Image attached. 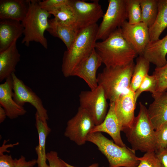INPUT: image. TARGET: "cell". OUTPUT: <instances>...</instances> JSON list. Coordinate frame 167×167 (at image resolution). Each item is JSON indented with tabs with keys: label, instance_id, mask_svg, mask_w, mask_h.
Returning a JSON list of instances; mask_svg holds the SVG:
<instances>
[{
	"label": "cell",
	"instance_id": "1",
	"mask_svg": "<svg viewBox=\"0 0 167 167\" xmlns=\"http://www.w3.org/2000/svg\"><path fill=\"white\" fill-rule=\"evenodd\" d=\"M95 49L106 67L127 65L138 55L122 36L120 28L104 40L96 42Z\"/></svg>",
	"mask_w": 167,
	"mask_h": 167
},
{
	"label": "cell",
	"instance_id": "2",
	"mask_svg": "<svg viewBox=\"0 0 167 167\" xmlns=\"http://www.w3.org/2000/svg\"><path fill=\"white\" fill-rule=\"evenodd\" d=\"M139 110L131 125L124 131L134 150L142 152H155L156 131L150 119L146 107L139 103Z\"/></svg>",
	"mask_w": 167,
	"mask_h": 167
},
{
	"label": "cell",
	"instance_id": "3",
	"mask_svg": "<svg viewBox=\"0 0 167 167\" xmlns=\"http://www.w3.org/2000/svg\"><path fill=\"white\" fill-rule=\"evenodd\" d=\"M98 27L96 24L80 30L70 49L64 52L62 71L65 77L71 76L77 65L95 49Z\"/></svg>",
	"mask_w": 167,
	"mask_h": 167
},
{
	"label": "cell",
	"instance_id": "4",
	"mask_svg": "<svg viewBox=\"0 0 167 167\" xmlns=\"http://www.w3.org/2000/svg\"><path fill=\"white\" fill-rule=\"evenodd\" d=\"M135 64L133 61L122 66L105 67L97 76L98 85L103 89L107 100L114 102L130 89Z\"/></svg>",
	"mask_w": 167,
	"mask_h": 167
},
{
	"label": "cell",
	"instance_id": "5",
	"mask_svg": "<svg viewBox=\"0 0 167 167\" xmlns=\"http://www.w3.org/2000/svg\"><path fill=\"white\" fill-rule=\"evenodd\" d=\"M86 141L95 145L106 158L109 167H137L139 163L135 151L126 146L121 147L105 136L101 132L90 133Z\"/></svg>",
	"mask_w": 167,
	"mask_h": 167
},
{
	"label": "cell",
	"instance_id": "6",
	"mask_svg": "<svg viewBox=\"0 0 167 167\" xmlns=\"http://www.w3.org/2000/svg\"><path fill=\"white\" fill-rule=\"evenodd\" d=\"M39 1L29 0L28 12L21 22L24 28V36L21 43L29 46L30 42L35 41L47 49V41L44 33L49 27L48 18L51 15L40 7Z\"/></svg>",
	"mask_w": 167,
	"mask_h": 167
},
{
	"label": "cell",
	"instance_id": "7",
	"mask_svg": "<svg viewBox=\"0 0 167 167\" xmlns=\"http://www.w3.org/2000/svg\"><path fill=\"white\" fill-rule=\"evenodd\" d=\"M109 5L102 21L98 26L96 39L104 40L127 19L125 0H109Z\"/></svg>",
	"mask_w": 167,
	"mask_h": 167
},
{
	"label": "cell",
	"instance_id": "8",
	"mask_svg": "<svg viewBox=\"0 0 167 167\" xmlns=\"http://www.w3.org/2000/svg\"><path fill=\"white\" fill-rule=\"evenodd\" d=\"M80 106L93 119L95 125L101 123L107 114L108 105L104 90L99 85L90 91H82L79 95Z\"/></svg>",
	"mask_w": 167,
	"mask_h": 167
},
{
	"label": "cell",
	"instance_id": "9",
	"mask_svg": "<svg viewBox=\"0 0 167 167\" xmlns=\"http://www.w3.org/2000/svg\"><path fill=\"white\" fill-rule=\"evenodd\" d=\"M95 126L88 113L79 107L76 114L68 121L64 135L78 145L81 146L87 142V136Z\"/></svg>",
	"mask_w": 167,
	"mask_h": 167
},
{
	"label": "cell",
	"instance_id": "10",
	"mask_svg": "<svg viewBox=\"0 0 167 167\" xmlns=\"http://www.w3.org/2000/svg\"><path fill=\"white\" fill-rule=\"evenodd\" d=\"M11 76L13 81V97L15 102L22 106L25 103H30L36 109V112L42 121L47 123L49 119L47 111L41 99L19 78L15 73L12 74Z\"/></svg>",
	"mask_w": 167,
	"mask_h": 167
},
{
	"label": "cell",
	"instance_id": "11",
	"mask_svg": "<svg viewBox=\"0 0 167 167\" xmlns=\"http://www.w3.org/2000/svg\"><path fill=\"white\" fill-rule=\"evenodd\" d=\"M70 4L76 14L79 31L96 24L104 14L98 0L88 2L80 0H70Z\"/></svg>",
	"mask_w": 167,
	"mask_h": 167
},
{
	"label": "cell",
	"instance_id": "12",
	"mask_svg": "<svg viewBox=\"0 0 167 167\" xmlns=\"http://www.w3.org/2000/svg\"><path fill=\"white\" fill-rule=\"evenodd\" d=\"M122 36L138 55H143L150 42L149 28L144 23L131 24L126 20L120 28Z\"/></svg>",
	"mask_w": 167,
	"mask_h": 167
},
{
	"label": "cell",
	"instance_id": "13",
	"mask_svg": "<svg viewBox=\"0 0 167 167\" xmlns=\"http://www.w3.org/2000/svg\"><path fill=\"white\" fill-rule=\"evenodd\" d=\"M102 63L101 57L94 49L75 67L71 76H76L82 79L91 90L94 89L98 86L96 74Z\"/></svg>",
	"mask_w": 167,
	"mask_h": 167
},
{
	"label": "cell",
	"instance_id": "14",
	"mask_svg": "<svg viewBox=\"0 0 167 167\" xmlns=\"http://www.w3.org/2000/svg\"><path fill=\"white\" fill-rule=\"evenodd\" d=\"M136 102L135 92L130 89L120 95L114 102L115 112L123 131L132 124L135 117Z\"/></svg>",
	"mask_w": 167,
	"mask_h": 167
},
{
	"label": "cell",
	"instance_id": "15",
	"mask_svg": "<svg viewBox=\"0 0 167 167\" xmlns=\"http://www.w3.org/2000/svg\"><path fill=\"white\" fill-rule=\"evenodd\" d=\"M13 81L11 76L0 84V105L5 110L7 117L11 119L25 114L26 110L19 105L13 97Z\"/></svg>",
	"mask_w": 167,
	"mask_h": 167
},
{
	"label": "cell",
	"instance_id": "16",
	"mask_svg": "<svg viewBox=\"0 0 167 167\" xmlns=\"http://www.w3.org/2000/svg\"><path fill=\"white\" fill-rule=\"evenodd\" d=\"M121 131V126L115 110L114 102H110L109 108L104 120L100 124L95 126L90 133H106L111 137L115 143L124 147L126 146L122 140Z\"/></svg>",
	"mask_w": 167,
	"mask_h": 167
},
{
	"label": "cell",
	"instance_id": "17",
	"mask_svg": "<svg viewBox=\"0 0 167 167\" xmlns=\"http://www.w3.org/2000/svg\"><path fill=\"white\" fill-rule=\"evenodd\" d=\"M152 96L154 101L147 110L156 131L167 122V91L156 93Z\"/></svg>",
	"mask_w": 167,
	"mask_h": 167
},
{
	"label": "cell",
	"instance_id": "18",
	"mask_svg": "<svg viewBox=\"0 0 167 167\" xmlns=\"http://www.w3.org/2000/svg\"><path fill=\"white\" fill-rule=\"evenodd\" d=\"M21 22L10 19H0V52L7 49L23 34Z\"/></svg>",
	"mask_w": 167,
	"mask_h": 167
},
{
	"label": "cell",
	"instance_id": "19",
	"mask_svg": "<svg viewBox=\"0 0 167 167\" xmlns=\"http://www.w3.org/2000/svg\"><path fill=\"white\" fill-rule=\"evenodd\" d=\"M29 0H0V19L21 22L26 16Z\"/></svg>",
	"mask_w": 167,
	"mask_h": 167
},
{
	"label": "cell",
	"instance_id": "20",
	"mask_svg": "<svg viewBox=\"0 0 167 167\" xmlns=\"http://www.w3.org/2000/svg\"><path fill=\"white\" fill-rule=\"evenodd\" d=\"M15 41L7 49L0 52V82L15 73L16 66L20 60V55Z\"/></svg>",
	"mask_w": 167,
	"mask_h": 167
},
{
	"label": "cell",
	"instance_id": "21",
	"mask_svg": "<svg viewBox=\"0 0 167 167\" xmlns=\"http://www.w3.org/2000/svg\"><path fill=\"white\" fill-rule=\"evenodd\" d=\"M167 34L161 39L150 42L146 46L143 56L149 62L161 67L167 62Z\"/></svg>",
	"mask_w": 167,
	"mask_h": 167
},
{
	"label": "cell",
	"instance_id": "22",
	"mask_svg": "<svg viewBox=\"0 0 167 167\" xmlns=\"http://www.w3.org/2000/svg\"><path fill=\"white\" fill-rule=\"evenodd\" d=\"M47 31L53 36L57 37L65 44L67 49H70L79 32L75 28L62 24L54 18L49 19Z\"/></svg>",
	"mask_w": 167,
	"mask_h": 167
},
{
	"label": "cell",
	"instance_id": "23",
	"mask_svg": "<svg viewBox=\"0 0 167 167\" xmlns=\"http://www.w3.org/2000/svg\"><path fill=\"white\" fill-rule=\"evenodd\" d=\"M35 126L38 134V145L35 148L37 156V160L38 167H44L46 163V143L47 138L51 131L47 123L43 122L36 112L35 115Z\"/></svg>",
	"mask_w": 167,
	"mask_h": 167
},
{
	"label": "cell",
	"instance_id": "24",
	"mask_svg": "<svg viewBox=\"0 0 167 167\" xmlns=\"http://www.w3.org/2000/svg\"><path fill=\"white\" fill-rule=\"evenodd\" d=\"M158 13L154 24L149 28L150 42L159 39L167 28V0H158Z\"/></svg>",
	"mask_w": 167,
	"mask_h": 167
},
{
	"label": "cell",
	"instance_id": "25",
	"mask_svg": "<svg viewBox=\"0 0 167 167\" xmlns=\"http://www.w3.org/2000/svg\"><path fill=\"white\" fill-rule=\"evenodd\" d=\"M59 22L79 31L74 9L69 3L65 4L49 12Z\"/></svg>",
	"mask_w": 167,
	"mask_h": 167
},
{
	"label": "cell",
	"instance_id": "26",
	"mask_svg": "<svg viewBox=\"0 0 167 167\" xmlns=\"http://www.w3.org/2000/svg\"><path fill=\"white\" fill-rule=\"evenodd\" d=\"M150 63L143 55L139 56L136 58L130 85V88L133 92H135L148 74Z\"/></svg>",
	"mask_w": 167,
	"mask_h": 167
},
{
	"label": "cell",
	"instance_id": "27",
	"mask_svg": "<svg viewBox=\"0 0 167 167\" xmlns=\"http://www.w3.org/2000/svg\"><path fill=\"white\" fill-rule=\"evenodd\" d=\"M141 22L148 28L154 23L158 13V0H140Z\"/></svg>",
	"mask_w": 167,
	"mask_h": 167
},
{
	"label": "cell",
	"instance_id": "28",
	"mask_svg": "<svg viewBox=\"0 0 167 167\" xmlns=\"http://www.w3.org/2000/svg\"><path fill=\"white\" fill-rule=\"evenodd\" d=\"M128 23L134 24L141 22L142 13L140 0H125Z\"/></svg>",
	"mask_w": 167,
	"mask_h": 167
},
{
	"label": "cell",
	"instance_id": "29",
	"mask_svg": "<svg viewBox=\"0 0 167 167\" xmlns=\"http://www.w3.org/2000/svg\"><path fill=\"white\" fill-rule=\"evenodd\" d=\"M157 81L155 77L153 75H147L142 82L139 87L135 92V101L140 95L144 92H149L152 95L156 93Z\"/></svg>",
	"mask_w": 167,
	"mask_h": 167
},
{
	"label": "cell",
	"instance_id": "30",
	"mask_svg": "<svg viewBox=\"0 0 167 167\" xmlns=\"http://www.w3.org/2000/svg\"><path fill=\"white\" fill-rule=\"evenodd\" d=\"M166 58L165 64L161 67H156L153 72L152 75L155 77L157 81L155 94L163 92L167 90V57Z\"/></svg>",
	"mask_w": 167,
	"mask_h": 167
},
{
	"label": "cell",
	"instance_id": "31",
	"mask_svg": "<svg viewBox=\"0 0 167 167\" xmlns=\"http://www.w3.org/2000/svg\"><path fill=\"white\" fill-rule=\"evenodd\" d=\"M138 159L139 163L137 167H164L155 152H146Z\"/></svg>",
	"mask_w": 167,
	"mask_h": 167
},
{
	"label": "cell",
	"instance_id": "32",
	"mask_svg": "<svg viewBox=\"0 0 167 167\" xmlns=\"http://www.w3.org/2000/svg\"><path fill=\"white\" fill-rule=\"evenodd\" d=\"M156 145L155 152L167 146V122L156 130Z\"/></svg>",
	"mask_w": 167,
	"mask_h": 167
},
{
	"label": "cell",
	"instance_id": "33",
	"mask_svg": "<svg viewBox=\"0 0 167 167\" xmlns=\"http://www.w3.org/2000/svg\"><path fill=\"white\" fill-rule=\"evenodd\" d=\"M70 0H44L39 1V4L43 10L49 12L64 5L69 3Z\"/></svg>",
	"mask_w": 167,
	"mask_h": 167
},
{
	"label": "cell",
	"instance_id": "34",
	"mask_svg": "<svg viewBox=\"0 0 167 167\" xmlns=\"http://www.w3.org/2000/svg\"><path fill=\"white\" fill-rule=\"evenodd\" d=\"M49 167H67L65 162L59 158L57 152L51 151L46 153Z\"/></svg>",
	"mask_w": 167,
	"mask_h": 167
},
{
	"label": "cell",
	"instance_id": "35",
	"mask_svg": "<svg viewBox=\"0 0 167 167\" xmlns=\"http://www.w3.org/2000/svg\"><path fill=\"white\" fill-rule=\"evenodd\" d=\"M15 159L11 155L0 153V167H15Z\"/></svg>",
	"mask_w": 167,
	"mask_h": 167
},
{
	"label": "cell",
	"instance_id": "36",
	"mask_svg": "<svg viewBox=\"0 0 167 167\" xmlns=\"http://www.w3.org/2000/svg\"><path fill=\"white\" fill-rule=\"evenodd\" d=\"M16 161L15 167H33L37 164V160L32 159L27 161L23 156H21L19 159H15Z\"/></svg>",
	"mask_w": 167,
	"mask_h": 167
},
{
	"label": "cell",
	"instance_id": "37",
	"mask_svg": "<svg viewBox=\"0 0 167 167\" xmlns=\"http://www.w3.org/2000/svg\"><path fill=\"white\" fill-rule=\"evenodd\" d=\"M155 153L164 167H167V146Z\"/></svg>",
	"mask_w": 167,
	"mask_h": 167
},
{
	"label": "cell",
	"instance_id": "38",
	"mask_svg": "<svg viewBox=\"0 0 167 167\" xmlns=\"http://www.w3.org/2000/svg\"><path fill=\"white\" fill-rule=\"evenodd\" d=\"M7 117L6 112L4 109L0 105V123L4 121Z\"/></svg>",
	"mask_w": 167,
	"mask_h": 167
},
{
	"label": "cell",
	"instance_id": "39",
	"mask_svg": "<svg viewBox=\"0 0 167 167\" xmlns=\"http://www.w3.org/2000/svg\"><path fill=\"white\" fill-rule=\"evenodd\" d=\"M65 164L67 167H77L70 165L65 162ZM87 167H99V165L98 163H94ZM101 167H104L102 166Z\"/></svg>",
	"mask_w": 167,
	"mask_h": 167
},
{
	"label": "cell",
	"instance_id": "40",
	"mask_svg": "<svg viewBox=\"0 0 167 167\" xmlns=\"http://www.w3.org/2000/svg\"><path fill=\"white\" fill-rule=\"evenodd\" d=\"M44 167H49V165H48L47 164Z\"/></svg>",
	"mask_w": 167,
	"mask_h": 167
}]
</instances>
